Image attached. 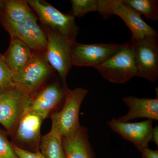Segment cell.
<instances>
[{
  "instance_id": "6da1fadb",
  "label": "cell",
  "mask_w": 158,
  "mask_h": 158,
  "mask_svg": "<svg viewBox=\"0 0 158 158\" xmlns=\"http://www.w3.org/2000/svg\"><path fill=\"white\" fill-rule=\"evenodd\" d=\"M99 12L105 19L111 15L119 16L131 32V43L143 40L158 43L157 31L147 24L141 15L122 0H98Z\"/></svg>"
},
{
  "instance_id": "7a4b0ae2",
  "label": "cell",
  "mask_w": 158,
  "mask_h": 158,
  "mask_svg": "<svg viewBox=\"0 0 158 158\" xmlns=\"http://www.w3.org/2000/svg\"><path fill=\"white\" fill-rule=\"evenodd\" d=\"M88 93V90L83 88L73 90L68 88L62 107L51 114V130L62 138H69L75 134L81 126L79 122L81 105Z\"/></svg>"
},
{
  "instance_id": "3957f363",
  "label": "cell",
  "mask_w": 158,
  "mask_h": 158,
  "mask_svg": "<svg viewBox=\"0 0 158 158\" xmlns=\"http://www.w3.org/2000/svg\"><path fill=\"white\" fill-rule=\"evenodd\" d=\"M93 68L111 83H126L137 75L133 45L130 43L123 44L115 53Z\"/></svg>"
},
{
  "instance_id": "277c9868",
  "label": "cell",
  "mask_w": 158,
  "mask_h": 158,
  "mask_svg": "<svg viewBox=\"0 0 158 158\" xmlns=\"http://www.w3.org/2000/svg\"><path fill=\"white\" fill-rule=\"evenodd\" d=\"M41 26L50 29L71 41H76L80 29L72 14H64L44 0H27Z\"/></svg>"
},
{
  "instance_id": "5b68a950",
  "label": "cell",
  "mask_w": 158,
  "mask_h": 158,
  "mask_svg": "<svg viewBox=\"0 0 158 158\" xmlns=\"http://www.w3.org/2000/svg\"><path fill=\"white\" fill-rule=\"evenodd\" d=\"M38 17L31 9L25 19L16 22L0 11V23L10 36H15L25 43L34 52L44 53L47 40L46 34L37 23Z\"/></svg>"
},
{
  "instance_id": "8992f818",
  "label": "cell",
  "mask_w": 158,
  "mask_h": 158,
  "mask_svg": "<svg viewBox=\"0 0 158 158\" xmlns=\"http://www.w3.org/2000/svg\"><path fill=\"white\" fill-rule=\"evenodd\" d=\"M55 72L48 62L45 52H33L23 70L13 73V81L16 87L32 96L45 85Z\"/></svg>"
},
{
  "instance_id": "52a82bcc",
  "label": "cell",
  "mask_w": 158,
  "mask_h": 158,
  "mask_svg": "<svg viewBox=\"0 0 158 158\" xmlns=\"http://www.w3.org/2000/svg\"><path fill=\"white\" fill-rule=\"evenodd\" d=\"M61 79L45 85L31 96L26 112L36 114L45 119L51 113L62 107L68 89Z\"/></svg>"
},
{
  "instance_id": "ba28073f",
  "label": "cell",
  "mask_w": 158,
  "mask_h": 158,
  "mask_svg": "<svg viewBox=\"0 0 158 158\" xmlns=\"http://www.w3.org/2000/svg\"><path fill=\"white\" fill-rule=\"evenodd\" d=\"M31 97L16 86L0 92V123L9 135L25 112Z\"/></svg>"
},
{
  "instance_id": "9c48e42d",
  "label": "cell",
  "mask_w": 158,
  "mask_h": 158,
  "mask_svg": "<svg viewBox=\"0 0 158 158\" xmlns=\"http://www.w3.org/2000/svg\"><path fill=\"white\" fill-rule=\"evenodd\" d=\"M41 26L47 40L45 55L48 62L59 74L63 84L67 86L66 77L73 66L71 59V46L72 41L50 29Z\"/></svg>"
},
{
  "instance_id": "30bf717a",
  "label": "cell",
  "mask_w": 158,
  "mask_h": 158,
  "mask_svg": "<svg viewBox=\"0 0 158 158\" xmlns=\"http://www.w3.org/2000/svg\"><path fill=\"white\" fill-rule=\"evenodd\" d=\"M122 44H84L72 41L71 46L72 65L77 66H94L98 65L119 49Z\"/></svg>"
},
{
  "instance_id": "8fae6325",
  "label": "cell",
  "mask_w": 158,
  "mask_h": 158,
  "mask_svg": "<svg viewBox=\"0 0 158 158\" xmlns=\"http://www.w3.org/2000/svg\"><path fill=\"white\" fill-rule=\"evenodd\" d=\"M131 44L134 48L136 76L155 83L158 78V43L143 40Z\"/></svg>"
},
{
  "instance_id": "7c38bea8",
  "label": "cell",
  "mask_w": 158,
  "mask_h": 158,
  "mask_svg": "<svg viewBox=\"0 0 158 158\" xmlns=\"http://www.w3.org/2000/svg\"><path fill=\"white\" fill-rule=\"evenodd\" d=\"M44 119L39 115L25 112L11 135L12 143L24 149L39 151L41 139L40 128Z\"/></svg>"
},
{
  "instance_id": "4fadbf2b",
  "label": "cell",
  "mask_w": 158,
  "mask_h": 158,
  "mask_svg": "<svg viewBox=\"0 0 158 158\" xmlns=\"http://www.w3.org/2000/svg\"><path fill=\"white\" fill-rule=\"evenodd\" d=\"M152 122L148 119L140 122H122L113 118L108 122L107 125L112 131L123 139L131 142L141 152L148 148V143L151 141Z\"/></svg>"
},
{
  "instance_id": "5bb4252c",
  "label": "cell",
  "mask_w": 158,
  "mask_h": 158,
  "mask_svg": "<svg viewBox=\"0 0 158 158\" xmlns=\"http://www.w3.org/2000/svg\"><path fill=\"white\" fill-rule=\"evenodd\" d=\"M123 101L129 108V111L126 115L117 118L118 121L128 122L135 118H141L158 120V95L154 98L124 97Z\"/></svg>"
},
{
  "instance_id": "9a60e30c",
  "label": "cell",
  "mask_w": 158,
  "mask_h": 158,
  "mask_svg": "<svg viewBox=\"0 0 158 158\" xmlns=\"http://www.w3.org/2000/svg\"><path fill=\"white\" fill-rule=\"evenodd\" d=\"M66 158H94L95 154L90 144L88 129L80 127L73 135L62 138Z\"/></svg>"
},
{
  "instance_id": "2e32d148",
  "label": "cell",
  "mask_w": 158,
  "mask_h": 158,
  "mask_svg": "<svg viewBox=\"0 0 158 158\" xmlns=\"http://www.w3.org/2000/svg\"><path fill=\"white\" fill-rule=\"evenodd\" d=\"M33 52L25 43L15 36H10L8 49L2 54L4 61L13 73L22 70L33 56Z\"/></svg>"
},
{
  "instance_id": "e0dca14e",
  "label": "cell",
  "mask_w": 158,
  "mask_h": 158,
  "mask_svg": "<svg viewBox=\"0 0 158 158\" xmlns=\"http://www.w3.org/2000/svg\"><path fill=\"white\" fill-rule=\"evenodd\" d=\"M40 149L44 158H66L62 138L52 130L42 136Z\"/></svg>"
},
{
  "instance_id": "ac0fdd59",
  "label": "cell",
  "mask_w": 158,
  "mask_h": 158,
  "mask_svg": "<svg viewBox=\"0 0 158 158\" xmlns=\"http://www.w3.org/2000/svg\"><path fill=\"white\" fill-rule=\"evenodd\" d=\"M31 9L26 0L0 1V11L16 22L25 19Z\"/></svg>"
},
{
  "instance_id": "d6986e66",
  "label": "cell",
  "mask_w": 158,
  "mask_h": 158,
  "mask_svg": "<svg viewBox=\"0 0 158 158\" xmlns=\"http://www.w3.org/2000/svg\"><path fill=\"white\" fill-rule=\"evenodd\" d=\"M123 2L148 19H158V1L156 0H122Z\"/></svg>"
},
{
  "instance_id": "ffe728a7",
  "label": "cell",
  "mask_w": 158,
  "mask_h": 158,
  "mask_svg": "<svg viewBox=\"0 0 158 158\" xmlns=\"http://www.w3.org/2000/svg\"><path fill=\"white\" fill-rule=\"evenodd\" d=\"M71 14L75 17H81L85 14L99 11L98 0H71Z\"/></svg>"
},
{
  "instance_id": "44dd1931",
  "label": "cell",
  "mask_w": 158,
  "mask_h": 158,
  "mask_svg": "<svg viewBox=\"0 0 158 158\" xmlns=\"http://www.w3.org/2000/svg\"><path fill=\"white\" fill-rule=\"evenodd\" d=\"M13 72L4 61L0 52V92L15 87L13 80Z\"/></svg>"
},
{
  "instance_id": "7402d4cb",
  "label": "cell",
  "mask_w": 158,
  "mask_h": 158,
  "mask_svg": "<svg viewBox=\"0 0 158 158\" xmlns=\"http://www.w3.org/2000/svg\"><path fill=\"white\" fill-rule=\"evenodd\" d=\"M7 132L0 129V158H18Z\"/></svg>"
},
{
  "instance_id": "603a6c76",
  "label": "cell",
  "mask_w": 158,
  "mask_h": 158,
  "mask_svg": "<svg viewBox=\"0 0 158 158\" xmlns=\"http://www.w3.org/2000/svg\"><path fill=\"white\" fill-rule=\"evenodd\" d=\"M12 144L15 154L18 158H44L40 151L32 152L19 147L12 143Z\"/></svg>"
},
{
  "instance_id": "cb8c5ba5",
  "label": "cell",
  "mask_w": 158,
  "mask_h": 158,
  "mask_svg": "<svg viewBox=\"0 0 158 158\" xmlns=\"http://www.w3.org/2000/svg\"><path fill=\"white\" fill-rule=\"evenodd\" d=\"M142 157L144 158H158V150H153L149 148H144L141 151Z\"/></svg>"
},
{
  "instance_id": "d4e9b609",
  "label": "cell",
  "mask_w": 158,
  "mask_h": 158,
  "mask_svg": "<svg viewBox=\"0 0 158 158\" xmlns=\"http://www.w3.org/2000/svg\"><path fill=\"white\" fill-rule=\"evenodd\" d=\"M151 141H153L158 146V127L157 124L156 125L155 127L153 128Z\"/></svg>"
},
{
  "instance_id": "484cf974",
  "label": "cell",
  "mask_w": 158,
  "mask_h": 158,
  "mask_svg": "<svg viewBox=\"0 0 158 158\" xmlns=\"http://www.w3.org/2000/svg\"><path fill=\"white\" fill-rule=\"evenodd\" d=\"M142 158H143V157H142Z\"/></svg>"
}]
</instances>
